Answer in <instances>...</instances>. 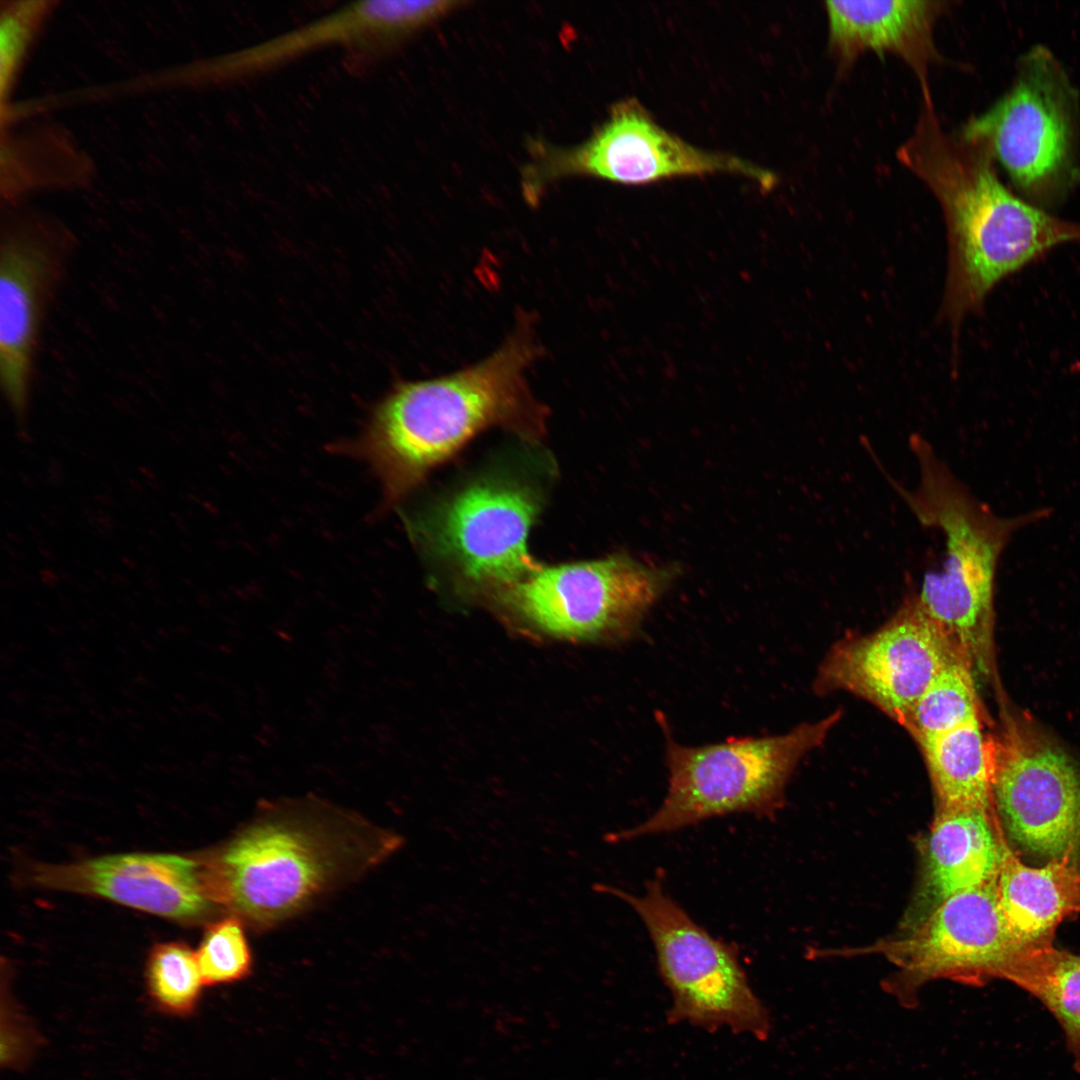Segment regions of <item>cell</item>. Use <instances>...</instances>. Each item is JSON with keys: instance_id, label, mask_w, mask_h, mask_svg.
<instances>
[{"instance_id": "cell-14", "label": "cell", "mask_w": 1080, "mask_h": 1080, "mask_svg": "<svg viewBox=\"0 0 1080 1080\" xmlns=\"http://www.w3.org/2000/svg\"><path fill=\"white\" fill-rule=\"evenodd\" d=\"M957 656L912 592L879 628L836 643L818 668L814 689L860 697L903 726L934 676Z\"/></svg>"}, {"instance_id": "cell-21", "label": "cell", "mask_w": 1080, "mask_h": 1080, "mask_svg": "<svg viewBox=\"0 0 1080 1080\" xmlns=\"http://www.w3.org/2000/svg\"><path fill=\"white\" fill-rule=\"evenodd\" d=\"M1 131H6L1 136V197L7 205L39 190L88 181L90 160L62 131L51 127Z\"/></svg>"}, {"instance_id": "cell-18", "label": "cell", "mask_w": 1080, "mask_h": 1080, "mask_svg": "<svg viewBox=\"0 0 1080 1080\" xmlns=\"http://www.w3.org/2000/svg\"><path fill=\"white\" fill-rule=\"evenodd\" d=\"M944 2L926 0L826 1L829 48L841 66L872 51L902 58L930 96L929 66L938 58L933 28Z\"/></svg>"}, {"instance_id": "cell-23", "label": "cell", "mask_w": 1080, "mask_h": 1080, "mask_svg": "<svg viewBox=\"0 0 1080 1080\" xmlns=\"http://www.w3.org/2000/svg\"><path fill=\"white\" fill-rule=\"evenodd\" d=\"M985 718L971 665L961 656L945 664L928 684L903 727L914 740Z\"/></svg>"}, {"instance_id": "cell-24", "label": "cell", "mask_w": 1080, "mask_h": 1080, "mask_svg": "<svg viewBox=\"0 0 1080 1080\" xmlns=\"http://www.w3.org/2000/svg\"><path fill=\"white\" fill-rule=\"evenodd\" d=\"M146 981L156 1006L176 1016L192 1013L204 986L195 952L179 942L153 947L147 961Z\"/></svg>"}, {"instance_id": "cell-17", "label": "cell", "mask_w": 1080, "mask_h": 1080, "mask_svg": "<svg viewBox=\"0 0 1080 1080\" xmlns=\"http://www.w3.org/2000/svg\"><path fill=\"white\" fill-rule=\"evenodd\" d=\"M1002 826L994 808L936 809L921 847L919 879L902 927L955 895L997 879Z\"/></svg>"}, {"instance_id": "cell-12", "label": "cell", "mask_w": 1080, "mask_h": 1080, "mask_svg": "<svg viewBox=\"0 0 1080 1080\" xmlns=\"http://www.w3.org/2000/svg\"><path fill=\"white\" fill-rule=\"evenodd\" d=\"M992 804L1008 836L1041 858L1080 850V769L1058 745L1002 705Z\"/></svg>"}, {"instance_id": "cell-1", "label": "cell", "mask_w": 1080, "mask_h": 1080, "mask_svg": "<svg viewBox=\"0 0 1080 1080\" xmlns=\"http://www.w3.org/2000/svg\"><path fill=\"white\" fill-rule=\"evenodd\" d=\"M540 353L529 319L482 361L438 378L402 382L372 408L357 438L339 449L369 465L386 505L411 492L478 433L500 427L526 440L545 432V408L526 374Z\"/></svg>"}, {"instance_id": "cell-5", "label": "cell", "mask_w": 1080, "mask_h": 1080, "mask_svg": "<svg viewBox=\"0 0 1080 1080\" xmlns=\"http://www.w3.org/2000/svg\"><path fill=\"white\" fill-rule=\"evenodd\" d=\"M841 711L772 736L729 738L685 746L667 737L668 788L645 821L608 836L619 842L674 832L732 813L774 816L799 761L820 746Z\"/></svg>"}, {"instance_id": "cell-2", "label": "cell", "mask_w": 1080, "mask_h": 1080, "mask_svg": "<svg viewBox=\"0 0 1080 1080\" xmlns=\"http://www.w3.org/2000/svg\"><path fill=\"white\" fill-rule=\"evenodd\" d=\"M900 162L922 180L943 212L949 246L943 311L957 330L1004 278L1055 247L1080 241V223L1054 216L1011 191L980 142L945 130L922 98Z\"/></svg>"}, {"instance_id": "cell-22", "label": "cell", "mask_w": 1080, "mask_h": 1080, "mask_svg": "<svg viewBox=\"0 0 1080 1080\" xmlns=\"http://www.w3.org/2000/svg\"><path fill=\"white\" fill-rule=\"evenodd\" d=\"M1001 979L1027 991L1049 1010L1080 1072V956L1050 944L1026 947L1005 967Z\"/></svg>"}, {"instance_id": "cell-8", "label": "cell", "mask_w": 1080, "mask_h": 1080, "mask_svg": "<svg viewBox=\"0 0 1080 1080\" xmlns=\"http://www.w3.org/2000/svg\"><path fill=\"white\" fill-rule=\"evenodd\" d=\"M542 505L534 483L493 470L470 480L410 520L425 555L467 584L492 591L539 565L528 536Z\"/></svg>"}, {"instance_id": "cell-11", "label": "cell", "mask_w": 1080, "mask_h": 1080, "mask_svg": "<svg viewBox=\"0 0 1080 1080\" xmlns=\"http://www.w3.org/2000/svg\"><path fill=\"white\" fill-rule=\"evenodd\" d=\"M1024 948L1004 918L996 879L953 896L895 936L838 954L882 955L895 967L882 981L884 991L902 1007L915 1009L926 984L943 979L977 986L1001 979Z\"/></svg>"}, {"instance_id": "cell-25", "label": "cell", "mask_w": 1080, "mask_h": 1080, "mask_svg": "<svg viewBox=\"0 0 1080 1080\" xmlns=\"http://www.w3.org/2000/svg\"><path fill=\"white\" fill-rule=\"evenodd\" d=\"M57 1L2 0L0 9V100L1 110L13 102L11 96L22 68Z\"/></svg>"}, {"instance_id": "cell-9", "label": "cell", "mask_w": 1080, "mask_h": 1080, "mask_svg": "<svg viewBox=\"0 0 1080 1080\" xmlns=\"http://www.w3.org/2000/svg\"><path fill=\"white\" fill-rule=\"evenodd\" d=\"M530 159L521 184L529 201L547 185L585 176L628 185H644L679 177L731 173L769 189V171L734 155L700 149L661 127L634 98L614 105L607 120L589 139L573 147L544 141L529 143Z\"/></svg>"}, {"instance_id": "cell-10", "label": "cell", "mask_w": 1080, "mask_h": 1080, "mask_svg": "<svg viewBox=\"0 0 1080 1080\" xmlns=\"http://www.w3.org/2000/svg\"><path fill=\"white\" fill-rule=\"evenodd\" d=\"M674 569L618 553L539 565L492 590L500 603L544 632L577 640L633 637L674 578Z\"/></svg>"}, {"instance_id": "cell-26", "label": "cell", "mask_w": 1080, "mask_h": 1080, "mask_svg": "<svg viewBox=\"0 0 1080 1080\" xmlns=\"http://www.w3.org/2000/svg\"><path fill=\"white\" fill-rule=\"evenodd\" d=\"M204 985L231 983L251 969V951L243 921L231 915L209 924L195 952Z\"/></svg>"}, {"instance_id": "cell-4", "label": "cell", "mask_w": 1080, "mask_h": 1080, "mask_svg": "<svg viewBox=\"0 0 1080 1080\" xmlns=\"http://www.w3.org/2000/svg\"><path fill=\"white\" fill-rule=\"evenodd\" d=\"M909 448L919 480L909 490L876 460L882 473L921 525L944 536L939 570L924 574L917 600L976 676L994 682V586L1001 554L1019 530L1052 513L1041 507L1016 516H999L976 498L922 436Z\"/></svg>"}, {"instance_id": "cell-13", "label": "cell", "mask_w": 1080, "mask_h": 1080, "mask_svg": "<svg viewBox=\"0 0 1080 1080\" xmlns=\"http://www.w3.org/2000/svg\"><path fill=\"white\" fill-rule=\"evenodd\" d=\"M72 233L55 218L7 217L0 244V380L18 420L26 416L48 306L70 259Z\"/></svg>"}, {"instance_id": "cell-20", "label": "cell", "mask_w": 1080, "mask_h": 1080, "mask_svg": "<svg viewBox=\"0 0 1080 1080\" xmlns=\"http://www.w3.org/2000/svg\"><path fill=\"white\" fill-rule=\"evenodd\" d=\"M977 718L952 730L919 738L936 809L991 808L995 735Z\"/></svg>"}, {"instance_id": "cell-6", "label": "cell", "mask_w": 1080, "mask_h": 1080, "mask_svg": "<svg viewBox=\"0 0 1080 1080\" xmlns=\"http://www.w3.org/2000/svg\"><path fill=\"white\" fill-rule=\"evenodd\" d=\"M1079 94L1050 49L1036 45L1016 63L1012 85L960 134L982 143L1017 193L1046 210L1080 180Z\"/></svg>"}, {"instance_id": "cell-3", "label": "cell", "mask_w": 1080, "mask_h": 1080, "mask_svg": "<svg viewBox=\"0 0 1080 1080\" xmlns=\"http://www.w3.org/2000/svg\"><path fill=\"white\" fill-rule=\"evenodd\" d=\"M396 833L314 797L265 802L202 858L208 898L255 928L289 918L398 850Z\"/></svg>"}, {"instance_id": "cell-19", "label": "cell", "mask_w": 1080, "mask_h": 1080, "mask_svg": "<svg viewBox=\"0 0 1080 1080\" xmlns=\"http://www.w3.org/2000/svg\"><path fill=\"white\" fill-rule=\"evenodd\" d=\"M997 892L1010 931L1024 947L1049 944L1054 929L1080 912V871L1072 858L1052 859L1029 867L1001 834Z\"/></svg>"}, {"instance_id": "cell-15", "label": "cell", "mask_w": 1080, "mask_h": 1080, "mask_svg": "<svg viewBox=\"0 0 1080 1080\" xmlns=\"http://www.w3.org/2000/svg\"><path fill=\"white\" fill-rule=\"evenodd\" d=\"M463 4L446 0L351 2L255 45L187 63L183 76L189 86L216 85L258 75L326 47L383 52Z\"/></svg>"}, {"instance_id": "cell-7", "label": "cell", "mask_w": 1080, "mask_h": 1080, "mask_svg": "<svg viewBox=\"0 0 1080 1080\" xmlns=\"http://www.w3.org/2000/svg\"><path fill=\"white\" fill-rule=\"evenodd\" d=\"M594 890L625 902L645 925L672 996L670 1023L709 1031L728 1027L767 1039L770 1016L752 990L737 951L698 925L670 896L661 877L651 879L641 895L602 883Z\"/></svg>"}, {"instance_id": "cell-16", "label": "cell", "mask_w": 1080, "mask_h": 1080, "mask_svg": "<svg viewBox=\"0 0 1080 1080\" xmlns=\"http://www.w3.org/2000/svg\"><path fill=\"white\" fill-rule=\"evenodd\" d=\"M36 885L99 896L178 921L206 916L207 896L199 861L169 854H123L70 864L37 865Z\"/></svg>"}]
</instances>
